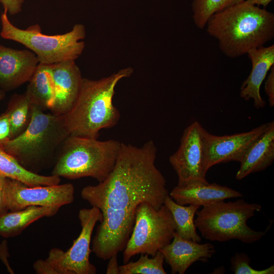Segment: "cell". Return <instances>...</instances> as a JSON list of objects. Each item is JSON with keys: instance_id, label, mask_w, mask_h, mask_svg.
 Instances as JSON below:
<instances>
[{"instance_id": "32", "label": "cell", "mask_w": 274, "mask_h": 274, "mask_svg": "<svg viewBox=\"0 0 274 274\" xmlns=\"http://www.w3.org/2000/svg\"><path fill=\"white\" fill-rule=\"evenodd\" d=\"M107 267V274H119V268L118 264L117 254L113 255L109 258Z\"/></svg>"}, {"instance_id": "23", "label": "cell", "mask_w": 274, "mask_h": 274, "mask_svg": "<svg viewBox=\"0 0 274 274\" xmlns=\"http://www.w3.org/2000/svg\"><path fill=\"white\" fill-rule=\"evenodd\" d=\"M6 113L11 128L12 139L22 133L29 125L32 114V104L25 93L16 94L9 101Z\"/></svg>"}, {"instance_id": "31", "label": "cell", "mask_w": 274, "mask_h": 274, "mask_svg": "<svg viewBox=\"0 0 274 274\" xmlns=\"http://www.w3.org/2000/svg\"><path fill=\"white\" fill-rule=\"evenodd\" d=\"M6 178L3 176L0 175V216L9 211L5 203L4 196Z\"/></svg>"}, {"instance_id": "33", "label": "cell", "mask_w": 274, "mask_h": 274, "mask_svg": "<svg viewBox=\"0 0 274 274\" xmlns=\"http://www.w3.org/2000/svg\"><path fill=\"white\" fill-rule=\"evenodd\" d=\"M8 253V249H7V241H4L0 244V258L3 260V262L5 263L6 266L7 267L8 270L11 273H13V270L10 267L9 263L7 261V257L9 256Z\"/></svg>"}, {"instance_id": "15", "label": "cell", "mask_w": 274, "mask_h": 274, "mask_svg": "<svg viewBox=\"0 0 274 274\" xmlns=\"http://www.w3.org/2000/svg\"><path fill=\"white\" fill-rule=\"evenodd\" d=\"M172 273L184 274L196 261L207 262L216 252L210 243L200 244L181 237L176 231L173 240L160 250Z\"/></svg>"}, {"instance_id": "2", "label": "cell", "mask_w": 274, "mask_h": 274, "mask_svg": "<svg viewBox=\"0 0 274 274\" xmlns=\"http://www.w3.org/2000/svg\"><path fill=\"white\" fill-rule=\"evenodd\" d=\"M206 26L221 51L235 58L273 38L274 14L245 1L213 14Z\"/></svg>"}, {"instance_id": "18", "label": "cell", "mask_w": 274, "mask_h": 274, "mask_svg": "<svg viewBox=\"0 0 274 274\" xmlns=\"http://www.w3.org/2000/svg\"><path fill=\"white\" fill-rule=\"evenodd\" d=\"M274 160V122L267 123L264 132L250 146L240 162L235 178L242 180L264 170Z\"/></svg>"}, {"instance_id": "21", "label": "cell", "mask_w": 274, "mask_h": 274, "mask_svg": "<svg viewBox=\"0 0 274 274\" xmlns=\"http://www.w3.org/2000/svg\"><path fill=\"white\" fill-rule=\"evenodd\" d=\"M0 175L17 180L30 186L59 184L60 178L51 175L43 176L28 170L0 147Z\"/></svg>"}, {"instance_id": "30", "label": "cell", "mask_w": 274, "mask_h": 274, "mask_svg": "<svg viewBox=\"0 0 274 274\" xmlns=\"http://www.w3.org/2000/svg\"><path fill=\"white\" fill-rule=\"evenodd\" d=\"M33 267L37 274H56L50 263L45 259H38L33 265Z\"/></svg>"}, {"instance_id": "12", "label": "cell", "mask_w": 274, "mask_h": 274, "mask_svg": "<svg viewBox=\"0 0 274 274\" xmlns=\"http://www.w3.org/2000/svg\"><path fill=\"white\" fill-rule=\"evenodd\" d=\"M267 123L249 131L232 135L218 136L205 132V169L208 170L214 165L237 161L240 162L246 152L253 142L265 130Z\"/></svg>"}, {"instance_id": "20", "label": "cell", "mask_w": 274, "mask_h": 274, "mask_svg": "<svg viewBox=\"0 0 274 274\" xmlns=\"http://www.w3.org/2000/svg\"><path fill=\"white\" fill-rule=\"evenodd\" d=\"M24 93L32 105L44 111L51 110L55 99L51 64H38Z\"/></svg>"}, {"instance_id": "16", "label": "cell", "mask_w": 274, "mask_h": 274, "mask_svg": "<svg viewBox=\"0 0 274 274\" xmlns=\"http://www.w3.org/2000/svg\"><path fill=\"white\" fill-rule=\"evenodd\" d=\"M177 203L206 206L230 198L243 196L238 191L216 183H196L175 187L169 195Z\"/></svg>"}, {"instance_id": "19", "label": "cell", "mask_w": 274, "mask_h": 274, "mask_svg": "<svg viewBox=\"0 0 274 274\" xmlns=\"http://www.w3.org/2000/svg\"><path fill=\"white\" fill-rule=\"evenodd\" d=\"M60 208L50 206L27 207L0 216V235L5 238L17 236L33 222L55 215Z\"/></svg>"}, {"instance_id": "29", "label": "cell", "mask_w": 274, "mask_h": 274, "mask_svg": "<svg viewBox=\"0 0 274 274\" xmlns=\"http://www.w3.org/2000/svg\"><path fill=\"white\" fill-rule=\"evenodd\" d=\"M265 82V91L268 97L270 107L274 106V65L271 68Z\"/></svg>"}, {"instance_id": "24", "label": "cell", "mask_w": 274, "mask_h": 274, "mask_svg": "<svg viewBox=\"0 0 274 274\" xmlns=\"http://www.w3.org/2000/svg\"><path fill=\"white\" fill-rule=\"evenodd\" d=\"M246 0H193L192 18L195 25L203 28L210 17Z\"/></svg>"}, {"instance_id": "4", "label": "cell", "mask_w": 274, "mask_h": 274, "mask_svg": "<svg viewBox=\"0 0 274 274\" xmlns=\"http://www.w3.org/2000/svg\"><path fill=\"white\" fill-rule=\"evenodd\" d=\"M69 136L63 116L46 113L32 105L30 122L26 129L2 148L25 168L38 174L55 157Z\"/></svg>"}, {"instance_id": "5", "label": "cell", "mask_w": 274, "mask_h": 274, "mask_svg": "<svg viewBox=\"0 0 274 274\" xmlns=\"http://www.w3.org/2000/svg\"><path fill=\"white\" fill-rule=\"evenodd\" d=\"M121 143L69 135L62 143L51 175L70 180L91 177L98 183L111 172Z\"/></svg>"}, {"instance_id": "1", "label": "cell", "mask_w": 274, "mask_h": 274, "mask_svg": "<svg viewBox=\"0 0 274 274\" xmlns=\"http://www.w3.org/2000/svg\"><path fill=\"white\" fill-rule=\"evenodd\" d=\"M156 152L152 141L141 147L121 143L107 178L82 189V198L102 214L91 246L98 258L107 260L124 250L140 204L147 202L156 209L163 204L168 193L166 180L155 165Z\"/></svg>"}, {"instance_id": "9", "label": "cell", "mask_w": 274, "mask_h": 274, "mask_svg": "<svg viewBox=\"0 0 274 274\" xmlns=\"http://www.w3.org/2000/svg\"><path fill=\"white\" fill-rule=\"evenodd\" d=\"M81 231L66 251L52 249L46 260L56 274H95L96 268L89 261L92 233L96 223L102 221L100 210L92 207L82 209L78 214Z\"/></svg>"}, {"instance_id": "7", "label": "cell", "mask_w": 274, "mask_h": 274, "mask_svg": "<svg viewBox=\"0 0 274 274\" xmlns=\"http://www.w3.org/2000/svg\"><path fill=\"white\" fill-rule=\"evenodd\" d=\"M8 12L4 10L1 16V36L25 46L33 52L39 63L53 64L74 60L82 53L86 36L84 25L75 24L70 31L61 35H47L42 33L39 24L29 26L25 29L14 25L9 20Z\"/></svg>"}, {"instance_id": "28", "label": "cell", "mask_w": 274, "mask_h": 274, "mask_svg": "<svg viewBox=\"0 0 274 274\" xmlns=\"http://www.w3.org/2000/svg\"><path fill=\"white\" fill-rule=\"evenodd\" d=\"M25 0H0V3L10 14L13 15L19 13L22 10V7Z\"/></svg>"}, {"instance_id": "35", "label": "cell", "mask_w": 274, "mask_h": 274, "mask_svg": "<svg viewBox=\"0 0 274 274\" xmlns=\"http://www.w3.org/2000/svg\"><path fill=\"white\" fill-rule=\"evenodd\" d=\"M5 91L0 88V101L4 98Z\"/></svg>"}, {"instance_id": "6", "label": "cell", "mask_w": 274, "mask_h": 274, "mask_svg": "<svg viewBox=\"0 0 274 274\" xmlns=\"http://www.w3.org/2000/svg\"><path fill=\"white\" fill-rule=\"evenodd\" d=\"M261 208L259 204L250 203L243 199L233 202L222 201L197 210L194 223L207 239L221 242L237 239L252 244L260 240L265 233L252 229L247 221Z\"/></svg>"}, {"instance_id": "14", "label": "cell", "mask_w": 274, "mask_h": 274, "mask_svg": "<svg viewBox=\"0 0 274 274\" xmlns=\"http://www.w3.org/2000/svg\"><path fill=\"white\" fill-rule=\"evenodd\" d=\"M55 99L51 109L52 113L63 116L72 108L81 88L83 78L75 61L51 64Z\"/></svg>"}, {"instance_id": "26", "label": "cell", "mask_w": 274, "mask_h": 274, "mask_svg": "<svg viewBox=\"0 0 274 274\" xmlns=\"http://www.w3.org/2000/svg\"><path fill=\"white\" fill-rule=\"evenodd\" d=\"M250 259L245 253L236 252L230 260V268L235 274H273L274 265L264 269L257 270L250 265Z\"/></svg>"}, {"instance_id": "10", "label": "cell", "mask_w": 274, "mask_h": 274, "mask_svg": "<svg viewBox=\"0 0 274 274\" xmlns=\"http://www.w3.org/2000/svg\"><path fill=\"white\" fill-rule=\"evenodd\" d=\"M206 130L194 121L184 130L178 150L169 161L178 178V185L207 183L205 169Z\"/></svg>"}, {"instance_id": "25", "label": "cell", "mask_w": 274, "mask_h": 274, "mask_svg": "<svg viewBox=\"0 0 274 274\" xmlns=\"http://www.w3.org/2000/svg\"><path fill=\"white\" fill-rule=\"evenodd\" d=\"M164 260L160 251L151 258L147 254H141L136 261H128L119 265V274H166L163 266Z\"/></svg>"}, {"instance_id": "22", "label": "cell", "mask_w": 274, "mask_h": 274, "mask_svg": "<svg viewBox=\"0 0 274 274\" xmlns=\"http://www.w3.org/2000/svg\"><path fill=\"white\" fill-rule=\"evenodd\" d=\"M163 204L172 214L175 225L176 232L182 238L200 243L201 237L196 232L194 216L200 207L195 205L187 206L176 202L169 195L165 197Z\"/></svg>"}, {"instance_id": "27", "label": "cell", "mask_w": 274, "mask_h": 274, "mask_svg": "<svg viewBox=\"0 0 274 274\" xmlns=\"http://www.w3.org/2000/svg\"><path fill=\"white\" fill-rule=\"evenodd\" d=\"M12 139L11 128L7 114L0 115V147Z\"/></svg>"}, {"instance_id": "13", "label": "cell", "mask_w": 274, "mask_h": 274, "mask_svg": "<svg viewBox=\"0 0 274 274\" xmlns=\"http://www.w3.org/2000/svg\"><path fill=\"white\" fill-rule=\"evenodd\" d=\"M39 63L30 50H17L0 44V88L9 91L28 82Z\"/></svg>"}, {"instance_id": "11", "label": "cell", "mask_w": 274, "mask_h": 274, "mask_svg": "<svg viewBox=\"0 0 274 274\" xmlns=\"http://www.w3.org/2000/svg\"><path fill=\"white\" fill-rule=\"evenodd\" d=\"M73 185L30 186L17 180L6 178L5 201L9 211H16L29 206L61 208L74 200Z\"/></svg>"}, {"instance_id": "34", "label": "cell", "mask_w": 274, "mask_h": 274, "mask_svg": "<svg viewBox=\"0 0 274 274\" xmlns=\"http://www.w3.org/2000/svg\"><path fill=\"white\" fill-rule=\"evenodd\" d=\"M249 3L258 7H267L273 0H246Z\"/></svg>"}, {"instance_id": "17", "label": "cell", "mask_w": 274, "mask_h": 274, "mask_svg": "<svg viewBox=\"0 0 274 274\" xmlns=\"http://www.w3.org/2000/svg\"><path fill=\"white\" fill-rule=\"evenodd\" d=\"M247 54L251 60L252 69L242 83L240 96L246 100L253 99L256 108H262L266 102L260 95V89L267 73L274 65V45L261 46L251 50Z\"/></svg>"}, {"instance_id": "3", "label": "cell", "mask_w": 274, "mask_h": 274, "mask_svg": "<svg viewBox=\"0 0 274 274\" xmlns=\"http://www.w3.org/2000/svg\"><path fill=\"white\" fill-rule=\"evenodd\" d=\"M133 72L127 67L99 80L83 78L75 102L63 115L69 135L97 139L100 130L116 125L120 114L113 102L115 87Z\"/></svg>"}, {"instance_id": "8", "label": "cell", "mask_w": 274, "mask_h": 274, "mask_svg": "<svg viewBox=\"0 0 274 274\" xmlns=\"http://www.w3.org/2000/svg\"><path fill=\"white\" fill-rule=\"evenodd\" d=\"M175 231L173 216L165 206L156 209L147 202L140 204L132 232L123 251V263L139 254L154 257L170 243Z\"/></svg>"}]
</instances>
